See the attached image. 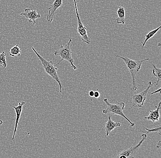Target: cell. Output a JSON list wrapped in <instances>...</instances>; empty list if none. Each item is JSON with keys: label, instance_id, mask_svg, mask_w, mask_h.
<instances>
[{"label": "cell", "instance_id": "7a4b0ae2", "mask_svg": "<svg viewBox=\"0 0 161 158\" xmlns=\"http://www.w3.org/2000/svg\"><path fill=\"white\" fill-rule=\"evenodd\" d=\"M32 49L35 52L37 56L39 58V60L41 62L42 65H43V68H44V70L45 73L49 75L53 79L55 80V81L58 83L59 84V89H60V93H62V84H61V81H60V78L58 75L57 74V71L58 69L54 65L53 62L52 60L47 61L44 58L41 56L37 51L35 50L34 47H32Z\"/></svg>", "mask_w": 161, "mask_h": 158}, {"label": "cell", "instance_id": "ba28073f", "mask_svg": "<svg viewBox=\"0 0 161 158\" xmlns=\"http://www.w3.org/2000/svg\"><path fill=\"white\" fill-rule=\"evenodd\" d=\"M20 15L25 17L28 19L30 23H33V25H35L36 23L35 20L41 18L40 13L37 12L36 10H32L29 8L25 9L24 13H20Z\"/></svg>", "mask_w": 161, "mask_h": 158}, {"label": "cell", "instance_id": "2e32d148", "mask_svg": "<svg viewBox=\"0 0 161 158\" xmlns=\"http://www.w3.org/2000/svg\"><path fill=\"white\" fill-rule=\"evenodd\" d=\"M153 75L154 76L156 77L157 79V81L153 84V85L154 84H156V85H158V83H159V82H160L161 80V69H160L157 68L153 64Z\"/></svg>", "mask_w": 161, "mask_h": 158}, {"label": "cell", "instance_id": "cb8c5ba5", "mask_svg": "<svg viewBox=\"0 0 161 158\" xmlns=\"http://www.w3.org/2000/svg\"><path fill=\"white\" fill-rule=\"evenodd\" d=\"M3 120H0V125H3Z\"/></svg>", "mask_w": 161, "mask_h": 158}, {"label": "cell", "instance_id": "44dd1931", "mask_svg": "<svg viewBox=\"0 0 161 158\" xmlns=\"http://www.w3.org/2000/svg\"><path fill=\"white\" fill-rule=\"evenodd\" d=\"M94 91H90L89 92V95L91 97H93V96H94Z\"/></svg>", "mask_w": 161, "mask_h": 158}, {"label": "cell", "instance_id": "8992f818", "mask_svg": "<svg viewBox=\"0 0 161 158\" xmlns=\"http://www.w3.org/2000/svg\"><path fill=\"white\" fill-rule=\"evenodd\" d=\"M153 86V84H152V81H149L147 87L144 90L141 92L139 94H136L132 96V108H142L146 101L147 94L149 90Z\"/></svg>", "mask_w": 161, "mask_h": 158}, {"label": "cell", "instance_id": "6da1fadb", "mask_svg": "<svg viewBox=\"0 0 161 158\" xmlns=\"http://www.w3.org/2000/svg\"><path fill=\"white\" fill-rule=\"evenodd\" d=\"M116 57L120 58L124 61L128 69L130 72L132 79V87L131 89V90L133 92L137 91V87L136 84V74L140 70L143 62L149 60L150 59H147L143 60L136 61L131 59L127 57H122L119 55H117Z\"/></svg>", "mask_w": 161, "mask_h": 158}, {"label": "cell", "instance_id": "8fae6325", "mask_svg": "<svg viewBox=\"0 0 161 158\" xmlns=\"http://www.w3.org/2000/svg\"><path fill=\"white\" fill-rule=\"evenodd\" d=\"M161 101L159 102L158 105L156 107V110H151L148 116L144 118L145 120L152 121L153 123L158 121L160 118L159 111L161 110Z\"/></svg>", "mask_w": 161, "mask_h": 158}, {"label": "cell", "instance_id": "9a60e30c", "mask_svg": "<svg viewBox=\"0 0 161 158\" xmlns=\"http://www.w3.org/2000/svg\"><path fill=\"white\" fill-rule=\"evenodd\" d=\"M22 52L21 49L19 47V44H17L16 45L11 48V49L9 52V56L15 57V56L19 57Z\"/></svg>", "mask_w": 161, "mask_h": 158}, {"label": "cell", "instance_id": "5bb4252c", "mask_svg": "<svg viewBox=\"0 0 161 158\" xmlns=\"http://www.w3.org/2000/svg\"><path fill=\"white\" fill-rule=\"evenodd\" d=\"M161 28V26H160L159 27H158L157 28L155 29L150 31L149 33H148L145 36V39L144 41L143 42H141V43H142V48H143L145 45L146 43L147 42V41L149 39H150L152 37H153V36L156 34V33H157L158 31Z\"/></svg>", "mask_w": 161, "mask_h": 158}, {"label": "cell", "instance_id": "ffe728a7", "mask_svg": "<svg viewBox=\"0 0 161 158\" xmlns=\"http://www.w3.org/2000/svg\"><path fill=\"white\" fill-rule=\"evenodd\" d=\"M161 88H159V89H158L157 90L155 91L152 92V93H151V94L153 95V94H156V93H161Z\"/></svg>", "mask_w": 161, "mask_h": 158}, {"label": "cell", "instance_id": "7402d4cb", "mask_svg": "<svg viewBox=\"0 0 161 158\" xmlns=\"http://www.w3.org/2000/svg\"><path fill=\"white\" fill-rule=\"evenodd\" d=\"M161 147V140L159 141L157 145V148H159Z\"/></svg>", "mask_w": 161, "mask_h": 158}, {"label": "cell", "instance_id": "7c38bea8", "mask_svg": "<svg viewBox=\"0 0 161 158\" xmlns=\"http://www.w3.org/2000/svg\"><path fill=\"white\" fill-rule=\"evenodd\" d=\"M121 124L119 122H115L112 120L111 116H108V120L105 124V132L106 134L105 136H108L109 134L112 131L114 130L115 128L120 127Z\"/></svg>", "mask_w": 161, "mask_h": 158}, {"label": "cell", "instance_id": "4fadbf2b", "mask_svg": "<svg viewBox=\"0 0 161 158\" xmlns=\"http://www.w3.org/2000/svg\"><path fill=\"white\" fill-rule=\"evenodd\" d=\"M118 18H117V24H124L125 23V9L122 7H119L116 12Z\"/></svg>", "mask_w": 161, "mask_h": 158}, {"label": "cell", "instance_id": "3957f363", "mask_svg": "<svg viewBox=\"0 0 161 158\" xmlns=\"http://www.w3.org/2000/svg\"><path fill=\"white\" fill-rule=\"evenodd\" d=\"M72 40L70 39L67 43L65 45H61L59 48L54 52V54L55 56L59 57L60 60V61L55 66H56L60 64V62L63 60H65L70 63L71 68L74 70L76 71L77 70V67L74 65V60L72 57V52L70 48V44Z\"/></svg>", "mask_w": 161, "mask_h": 158}, {"label": "cell", "instance_id": "277c9868", "mask_svg": "<svg viewBox=\"0 0 161 158\" xmlns=\"http://www.w3.org/2000/svg\"><path fill=\"white\" fill-rule=\"evenodd\" d=\"M104 102L107 105V108L103 111V113L105 115L108 114L119 115L123 118H125L130 124V127H134L135 124L131 122L130 120L127 118L123 113V110L125 107V104L124 102H120L117 104H110L107 99H104Z\"/></svg>", "mask_w": 161, "mask_h": 158}, {"label": "cell", "instance_id": "9c48e42d", "mask_svg": "<svg viewBox=\"0 0 161 158\" xmlns=\"http://www.w3.org/2000/svg\"><path fill=\"white\" fill-rule=\"evenodd\" d=\"M25 104H26L25 102L23 101L22 102H19V105L17 106H14L9 104L10 106L12 107L14 109L16 116V120H15V121L14 130V134H13V138H12V140L13 141H14V140L15 135H16V132L17 131V129H18L20 116H21V114H22V111H23V106L25 105Z\"/></svg>", "mask_w": 161, "mask_h": 158}, {"label": "cell", "instance_id": "30bf717a", "mask_svg": "<svg viewBox=\"0 0 161 158\" xmlns=\"http://www.w3.org/2000/svg\"><path fill=\"white\" fill-rule=\"evenodd\" d=\"M62 0H55L54 3L50 6L49 8L48 14L46 17V19L49 23H52L55 11L62 5Z\"/></svg>", "mask_w": 161, "mask_h": 158}, {"label": "cell", "instance_id": "e0dca14e", "mask_svg": "<svg viewBox=\"0 0 161 158\" xmlns=\"http://www.w3.org/2000/svg\"><path fill=\"white\" fill-rule=\"evenodd\" d=\"M0 60L3 63V69H4L7 66V61H6V54L4 51H3L1 54H0Z\"/></svg>", "mask_w": 161, "mask_h": 158}, {"label": "cell", "instance_id": "52a82bcc", "mask_svg": "<svg viewBox=\"0 0 161 158\" xmlns=\"http://www.w3.org/2000/svg\"><path fill=\"white\" fill-rule=\"evenodd\" d=\"M142 140H141L140 142L135 146L131 147L129 149H127V150H124L122 151L117 156V158H134V157L135 155L141 146L142 145L143 143L144 142L147 138V134H143L141 135Z\"/></svg>", "mask_w": 161, "mask_h": 158}, {"label": "cell", "instance_id": "d6986e66", "mask_svg": "<svg viewBox=\"0 0 161 158\" xmlns=\"http://www.w3.org/2000/svg\"><path fill=\"white\" fill-rule=\"evenodd\" d=\"M95 98H98L100 97V94H99V92L98 91L94 92V96Z\"/></svg>", "mask_w": 161, "mask_h": 158}, {"label": "cell", "instance_id": "603a6c76", "mask_svg": "<svg viewBox=\"0 0 161 158\" xmlns=\"http://www.w3.org/2000/svg\"><path fill=\"white\" fill-rule=\"evenodd\" d=\"M4 67V64L3 62L0 60V67Z\"/></svg>", "mask_w": 161, "mask_h": 158}, {"label": "cell", "instance_id": "5b68a950", "mask_svg": "<svg viewBox=\"0 0 161 158\" xmlns=\"http://www.w3.org/2000/svg\"><path fill=\"white\" fill-rule=\"evenodd\" d=\"M73 3H74V6H75V14H76V18H77V32L81 38L82 42L89 44L91 43V40L87 36V32H86L87 29L83 26V23H82L80 17H79L78 9H77V2L76 0H73Z\"/></svg>", "mask_w": 161, "mask_h": 158}, {"label": "cell", "instance_id": "ac0fdd59", "mask_svg": "<svg viewBox=\"0 0 161 158\" xmlns=\"http://www.w3.org/2000/svg\"><path fill=\"white\" fill-rule=\"evenodd\" d=\"M145 129L147 131V134H149L150 133L158 132V131L159 134L161 135V125H160L158 127H157L154 128V129H148L147 128H145Z\"/></svg>", "mask_w": 161, "mask_h": 158}]
</instances>
